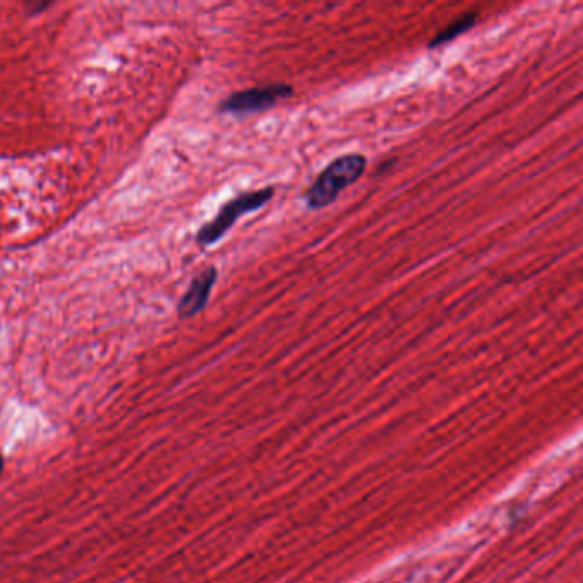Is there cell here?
Segmentation results:
<instances>
[{
    "label": "cell",
    "instance_id": "cell-4",
    "mask_svg": "<svg viewBox=\"0 0 583 583\" xmlns=\"http://www.w3.org/2000/svg\"><path fill=\"white\" fill-rule=\"evenodd\" d=\"M218 281V269L216 267H207L199 276L195 277L190 283L189 289L185 291L182 300L178 303V317L192 318L201 313L209 303L212 288Z\"/></svg>",
    "mask_w": 583,
    "mask_h": 583
},
{
    "label": "cell",
    "instance_id": "cell-5",
    "mask_svg": "<svg viewBox=\"0 0 583 583\" xmlns=\"http://www.w3.org/2000/svg\"><path fill=\"white\" fill-rule=\"evenodd\" d=\"M477 21H479V14L477 12H467L464 16H460V18L455 19L448 26H445L431 40L428 47L438 48L442 47V45H447V43L454 42L455 38H459L460 35H466L467 31H471L476 26Z\"/></svg>",
    "mask_w": 583,
    "mask_h": 583
},
{
    "label": "cell",
    "instance_id": "cell-6",
    "mask_svg": "<svg viewBox=\"0 0 583 583\" xmlns=\"http://www.w3.org/2000/svg\"><path fill=\"white\" fill-rule=\"evenodd\" d=\"M48 6H50V4H38L33 11H30V14H38L40 11H45Z\"/></svg>",
    "mask_w": 583,
    "mask_h": 583
},
{
    "label": "cell",
    "instance_id": "cell-7",
    "mask_svg": "<svg viewBox=\"0 0 583 583\" xmlns=\"http://www.w3.org/2000/svg\"><path fill=\"white\" fill-rule=\"evenodd\" d=\"M4 469H6V460H4V457L0 455V476H2V472H4Z\"/></svg>",
    "mask_w": 583,
    "mask_h": 583
},
{
    "label": "cell",
    "instance_id": "cell-2",
    "mask_svg": "<svg viewBox=\"0 0 583 583\" xmlns=\"http://www.w3.org/2000/svg\"><path fill=\"white\" fill-rule=\"evenodd\" d=\"M272 197H274L272 187L236 195L235 199L226 202L219 209L218 214L209 223L204 224L201 230L197 231L195 242L199 243L201 247H211L214 243L221 242L226 233L235 226L238 219L247 216L250 212L259 211L267 202L272 201Z\"/></svg>",
    "mask_w": 583,
    "mask_h": 583
},
{
    "label": "cell",
    "instance_id": "cell-1",
    "mask_svg": "<svg viewBox=\"0 0 583 583\" xmlns=\"http://www.w3.org/2000/svg\"><path fill=\"white\" fill-rule=\"evenodd\" d=\"M365 170L366 158L363 154H344L330 161L305 194L308 209L320 211L329 207L332 202H336L342 190L360 180Z\"/></svg>",
    "mask_w": 583,
    "mask_h": 583
},
{
    "label": "cell",
    "instance_id": "cell-3",
    "mask_svg": "<svg viewBox=\"0 0 583 583\" xmlns=\"http://www.w3.org/2000/svg\"><path fill=\"white\" fill-rule=\"evenodd\" d=\"M293 96V88L289 84L276 83L260 88L243 89L228 96L219 103V112L228 115H250V113L267 112L281 100Z\"/></svg>",
    "mask_w": 583,
    "mask_h": 583
}]
</instances>
